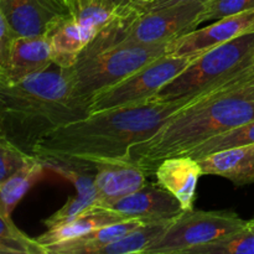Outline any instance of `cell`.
I'll return each instance as SVG.
<instances>
[{"label":"cell","mask_w":254,"mask_h":254,"mask_svg":"<svg viewBox=\"0 0 254 254\" xmlns=\"http://www.w3.org/2000/svg\"><path fill=\"white\" fill-rule=\"evenodd\" d=\"M98 206L116 211L127 218H140L146 222L174 220L185 211L173 193L159 184L148 183L130 195Z\"/></svg>","instance_id":"30bf717a"},{"label":"cell","mask_w":254,"mask_h":254,"mask_svg":"<svg viewBox=\"0 0 254 254\" xmlns=\"http://www.w3.org/2000/svg\"><path fill=\"white\" fill-rule=\"evenodd\" d=\"M252 76L254 67L176 112L155 135L131 148L128 160L153 175L164 159L183 155L213 136L254 121V99L245 89Z\"/></svg>","instance_id":"7a4b0ae2"},{"label":"cell","mask_w":254,"mask_h":254,"mask_svg":"<svg viewBox=\"0 0 254 254\" xmlns=\"http://www.w3.org/2000/svg\"><path fill=\"white\" fill-rule=\"evenodd\" d=\"M51 46L54 64L71 68L92 37L79 25L72 12L62 15L50 25L46 35Z\"/></svg>","instance_id":"9a60e30c"},{"label":"cell","mask_w":254,"mask_h":254,"mask_svg":"<svg viewBox=\"0 0 254 254\" xmlns=\"http://www.w3.org/2000/svg\"><path fill=\"white\" fill-rule=\"evenodd\" d=\"M154 175L161 188L173 193L180 201L184 210H193L196 186L198 178L203 175L198 160L189 155L166 158L160 161Z\"/></svg>","instance_id":"5bb4252c"},{"label":"cell","mask_w":254,"mask_h":254,"mask_svg":"<svg viewBox=\"0 0 254 254\" xmlns=\"http://www.w3.org/2000/svg\"><path fill=\"white\" fill-rule=\"evenodd\" d=\"M171 222L173 220L143 223L116 242L104 246L96 254H145L149 247L163 237Z\"/></svg>","instance_id":"44dd1931"},{"label":"cell","mask_w":254,"mask_h":254,"mask_svg":"<svg viewBox=\"0 0 254 254\" xmlns=\"http://www.w3.org/2000/svg\"><path fill=\"white\" fill-rule=\"evenodd\" d=\"M251 143H254V121L248 122V123L237 127L235 129H231V130L220 134V135L213 136V138L203 141L202 144L195 146L183 155H189L198 160V159H202L205 156L211 155V154Z\"/></svg>","instance_id":"603a6c76"},{"label":"cell","mask_w":254,"mask_h":254,"mask_svg":"<svg viewBox=\"0 0 254 254\" xmlns=\"http://www.w3.org/2000/svg\"><path fill=\"white\" fill-rule=\"evenodd\" d=\"M0 252L16 254H47L37 240L27 237L12 222L11 216L0 213Z\"/></svg>","instance_id":"cb8c5ba5"},{"label":"cell","mask_w":254,"mask_h":254,"mask_svg":"<svg viewBox=\"0 0 254 254\" xmlns=\"http://www.w3.org/2000/svg\"><path fill=\"white\" fill-rule=\"evenodd\" d=\"M69 10L79 25L93 39L118 9L108 0H73L69 5Z\"/></svg>","instance_id":"7402d4cb"},{"label":"cell","mask_w":254,"mask_h":254,"mask_svg":"<svg viewBox=\"0 0 254 254\" xmlns=\"http://www.w3.org/2000/svg\"><path fill=\"white\" fill-rule=\"evenodd\" d=\"M250 10H254V0H210L205 2L201 22L215 21Z\"/></svg>","instance_id":"4316f807"},{"label":"cell","mask_w":254,"mask_h":254,"mask_svg":"<svg viewBox=\"0 0 254 254\" xmlns=\"http://www.w3.org/2000/svg\"><path fill=\"white\" fill-rule=\"evenodd\" d=\"M205 2H184L140 12L134 20L128 37L130 44L169 42L197 29Z\"/></svg>","instance_id":"ba28073f"},{"label":"cell","mask_w":254,"mask_h":254,"mask_svg":"<svg viewBox=\"0 0 254 254\" xmlns=\"http://www.w3.org/2000/svg\"><path fill=\"white\" fill-rule=\"evenodd\" d=\"M94 203L92 201L87 200V198L82 197L79 195H76L74 197H69L59 211H56L54 215L44 220V225L47 228H52L64 225V223H68L72 220H74L77 216L81 215L83 211L92 207Z\"/></svg>","instance_id":"83f0119b"},{"label":"cell","mask_w":254,"mask_h":254,"mask_svg":"<svg viewBox=\"0 0 254 254\" xmlns=\"http://www.w3.org/2000/svg\"><path fill=\"white\" fill-rule=\"evenodd\" d=\"M210 0H151V1L143 2V4L138 5L136 9L140 12L149 11V10L161 9V7L173 6V5L184 4V2H207Z\"/></svg>","instance_id":"f546056e"},{"label":"cell","mask_w":254,"mask_h":254,"mask_svg":"<svg viewBox=\"0 0 254 254\" xmlns=\"http://www.w3.org/2000/svg\"><path fill=\"white\" fill-rule=\"evenodd\" d=\"M148 1H151V0H141L140 4H143V2H148ZM140 4H138V5H140ZM138 5H136V6H138ZM136 6H135V7H136Z\"/></svg>","instance_id":"d6a6232c"},{"label":"cell","mask_w":254,"mask_h":254,"mask_svg":"<svg viewBox=\"0 0 254 254\" xmlns=\"http://www.w3.org/2000/svg\"><path fill=\"white\" fill-rule=\"evenodd\" d=\"M169 42L122 44L88 59H79L69 68L76 96L91 102L96 94L119 83L141 67L166 54Z\"/></svg>","instance_id":"5b68a950"},{"label":"cell","mask_w":254,"mask_h":254,"mask_svg":"<svg viewBox=\"0 0 254 254\" xmlns=\"http://www.w3.org/2000/svg\"><path fill=\"white\" fill-rule=\"evenodd\" d=\"M54 64L47 37L19 36L0 60V84H14Z\"/></svg>","instance_id":"7c38bea8"},{"label":"cell","mask_w":254,"mask_h":254,"mask_svg":"<svg viewBox=\"0 0 254 254\" xmlns=\"http://www.w3.org/2000/svg\"><path fill=\"white\" fill-rule=\"evenodd\" d=\"M40 158V156H39ZM45 168L51 169L64 179L72 183L77 191V195L92 201L96 205L98 202V192L96 189V165L92 161L78 160L69 158H41Z\"/></svg>","instance_id":"d6986e66"},{"label":"cell","mask_w":254,"mask_h":254,"mask_svg":"<svg viewBox=\"0 0 254 254\" xmlns=\"http://www.w3.org/2000/svg\"><path fill=\"white\" fill-rule=\"evenodd\" d=\"M126 220H130V218L124 217L123 215L113 210H109V208L93 205L92 207L83 211L81 215L77 216L71 222L57 226V227L47 228L46 232L39 236L36 240L40 245L47 248L50 246L76 240V238L88 235L104 226Z\"/></svg>","instance_id":"e0dca14e"},{"label":"cell","mask_w":254,"mask_h":254,"mask_svg":"<svg viewBox=\"0 0 254 254\" xmlns=\"http://www.w3.org/2000/svg\"><path fill=\"white\" fill-rule=\"evenodd\" d=\"M72 1H73V0H67V5H68V6H69V5L72 4Z\"/></svg>","instance_id":"836d02e7"},{"label":"cell","mask_w":254,"mask_h":254,"mask_svg":"<svg viewBox=\"0 0 254 254\" xmlns=\"http://www.w3.org/2000/svg\"><path fill=\"white\" fill-rule=\"evenodd\" d=\"M186 254H254V223L248 221L243 230L210 245L192 248Z\"/></svg>","instance_id":"d4e9b609"},{"label":"cell","mask_w":254,"mask_h":254,"mask_svg":"<svg viewBox=\"0 0 254 254\" xmlns=\"http://www.w3.org/2000/svg\"><path fill=\"white\" fill-rule=\"evenodd\" d=\"M251 222H253V223H254V215H253V218H252V220H251Z\"/></svg>","instance_id":"e575fe53"},{"label":"cell","mask_w":254,"mask_h":254,"mask_svg":"<svg viewBox=\"0 0 254 254\" xmlns=\"http://www.w3.org/2000/svg\"><path fill=\"white\" fill-rule=\"evenodd\" d=\"M16 37H19V35L10 26L5 17L0 15V60L5 59Z\"/></svg>","instance_id":"f1b7e54d"},{"label":"cell","mask_w":254,"mask_h":254,"mask_svg":"<svg viewBox=\"0 0 254 254\" xmlns=\"http://www.w3.org/2000/svg\"><path fill=\"white\" fill-rule=\"evenodd\" d=\"M45 164L41 158H34L22 169L0 183V213L11 216L12 210L20 200L26 195L32 185L39 180L45 170Z\"/></svg>","instance_id":"ffe728a7"},{"label":"cell","mask_w":254,"mask_h":254,"mask_svg":"<svg viewBox=\"0 0 254 254\" xmlns=\"http://www.w3.org/2000/svg\"><path fill=\"white\" fill-rule=\"evenodd\" d=\"M34 154L21 150L7 139L0 136V183L24 168Z\"/></svg>","instance_id":"484cf974"},{"label":"cell","mask_w":254,"mask_h":254,"mask_svg":"<svg viewBox=\"0 0 254 254\" xmlns=\"http://www.w3.org/2000/svg\"><path fill=\"white\" fill-rule=\"evenodd\" d=\"M146 221L140 218L121 221L98 228L86 236L46 248L47 254H96L104 246L116 242Z\"/></svg>","instance_id":"ac0fdd59"},{"label":"cell","mask_w":254,"mask_h":254,"mask_svg":"<svg viewBox=\"0 0 254 254\" xmlns=\"http://www.w3.org/2000/svg\"><path fill=\"white\" fill-rule=\"evenodd\" d=\"M91 102L76 96L69 68H50L14 84H0V136L34 154L55 129L91 114Z\"/></svg>","instance_id":"3957f363"},{"label":"cell","mask_w":254,"mask_h":254,"mask_svg":"<svg viewBox=\"0 0 254 254\" xmlns=\"http://www.w3.org/2000/svg\"><path fill=\"white\" fill-rule=\"evenodd\" d=\"M195 57L197 56L163 55L119 83L96 94L91 101V112L129 106L153 98L169 82L178 77Z\"/></svg>","instance_id":"52a82bcc"},{"label":"cell","mask_w":254,"mask_h":254,"mask_svg":"<svg viewBox=\"0 0 254 254\" xmlns=\"http://www.w3.org/2000/svg\"><path fill=\"white\" fill-rule=\"evenodd\" d=\"M207 92L165 102L150 98L140 103L93 112L50 131L37 143L34 155L84 161L128 160L133 146L155 135L176 112Z\"/></svg>","instance_id":"6da1fadb"},{"label":"cell","mask_w":254,"mask_h":254,"mask_svg":"<svg viewBox=\"0 0 254 254\" xmlns=\"http://www.w3.org/2000/svg\"><path fill=\"white\" fill-rule=\"evenodd\" d=\"M203 175H216L236 186L254 184V143L226 149L198 159Z\"/></svg>","instance_id":"2e32d148"},{"label":"cell","mask_w":254,"mask_h":254,"mask_svg":"<svg viewBox=\"0 0 254 254\" xmlns=\"http://www.w3.org/2000/svg\"><path fill=\"white\" fill-rule=\"evenodd\" d=\"M69 12L62 0H0V15L19 36H44L55 20Z\"/></svg>","instance_id":"8fae6325"},{"label":"cell","mask_w":254,"mask_h":254,"mask_svg":"<svg viewBox=\"0 0 254 254\" xmlns=\"http://www.w3.org/2000/svg\"><path fill=\"white\" fill-rule=\"evenodd\" d=\"M254 31V10L215 20L169 41L166 54L174 56H198L212 47Z\"/></svg>","instance_id":"9c48e42d"},{"label":"cell","mask_w":254,"mask_h":254,"mask_svg":"<svg viewBox=\"0 0 254 254\" xmlns=\"http://www.w3.org/2000/svg\"><path fill=\"white\" fill-rule=\"evenodd\" d=\"M245 89L247 96L250 97L251 99H254V76H252L250 79H248L247 83H246Z\"/></svg>","instance_id":"1f68e13d"},{"label":"cell","mask_w":254,"mask_h":254,"mask_svg":"<svg viewBox=\"0 0 254 254\" xmlns=\"http://www.w3.org/2000/svg\"><path fill=\"white\" fill-rule=\"evenodd\" d=\"M108 1L112 2L117 9H122V7H135L136 5L140 4L141 0H108Z\"/></svg>","instance_id":"4dcf8cb0"},{"label":"cell","mask_w":254,"mask_h":254,"mask_svg":"<svg viewBox=\"0 0 254 254\" xmlns=\"http://www.w3.org/2000/svg\"><path fill=\"white\" fill-rule=\"evenodd\" d=\"M248 221L231 211H184L145 254H186L243 230Z\"/></svg>","instance_id":"8992f818"},{"label":"cell","mask_w":254,"mask_h":254,"mask_svg":"<svg viewBox=\"0 0 254 254\" xmlns=\"http://www.w3.org/2000/svg\"><path fill=\"white\" fill-rule=\"evenodd\" d=\"M92 163L96 165L94 181L98 192V202L96 205L130 195L146 184L148 174L129 160L111 159Z\"/></svg>","instance_id":"4fadbf2b"},{"label":"cell","mask_w":254,"mask_h":254,"mask_svg":"<svg viewBox=\"0 0 254 254\" xmlns=\"http://www.w3.org/2000/svg\"><path fill=\"white\" fill-rule=\"evenodd\" d=\"M62 1H64V2H66V4H67V0H62Z\"/></svg>","instance_id":"d590c367"},{"label":"cell","mask_w":254,"mask_h":254,"mask_svg":"<svg viewBox=\"0 0 254 254\" xmlns=\"http://www.w3.org/2000/svg\"><path fill=\"white\" fill-rule=\"evenodd\" d=\"M253 67L254 31L198 55L153 98L165 102L197 96L228 83Z\"/></svg>","instance_id":"277c9868"}]
</instances>
